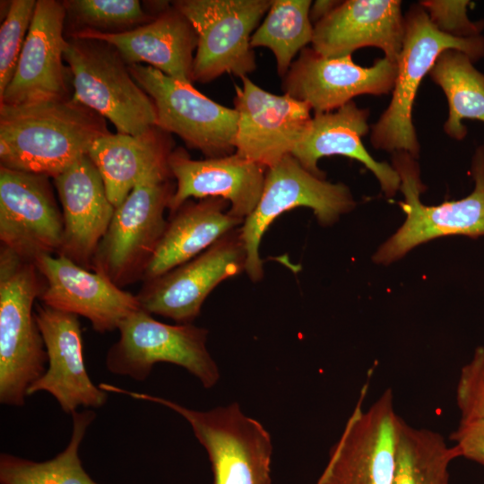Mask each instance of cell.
I'll return each instance as SVG.
<instances>
[{"label":"cell","instance_id":"obj_32","mask_svg":"<svg viewBox=\"0 0 484 484\" xmlns=\"http://www.w3.org/2000/svg\"><path fill=\"white\" fill-rule=\"evenodd\" d=\"M37 1L13 0L0 28V96L12 81L32 21Z\"/></svg>","mask_w":484,"mask_h":484},{"label":"cell","instance_id":"obj_30","mask_svg":"<svg viewBox=\"0 0 484 484\" xmlns=\"http://www.w3.org/2000/svg\"><path fill=\"white\" fill-rule=\"evenodd\" d=\"M310 0H272L263 23L251 37V47L269 48L277 73L284 77L293 58L312 42L314 25L309 18Z\"/></svg>","mask_w":484,"mask_h":484},{"label":"cell","instance_id":"obj_3","mask_svg":"<svg viewBox=\"0 0 484 484\" xmlns=\"http://www.w3.org/2000/svg\"><path fill=\"white\" fill-rule=\"evenodd\" d=\"M101 386L108 393L158 403L182 416L208 454L213 484H271V436L259 421L245 415L237 402L203 411L106 383Z\"/></svg>","mask_w":484,"mask_h":484},{"label":"cell","instance_id":"obj_4","mask_svg":"<svg viewBox=\"0 0 484 484\" xmlns=\"http://www.w3.org/2000/svg\"><path fill=\"white\" fill-rule=\"evenodd\" d=\"M405 18L402 48L388 108L372 126L370 142L375 149L405 151L417 158L419 152L412 123V107L419 86L437 56L446 49L465 53L472 61L484 56V38H461L439 30L428 13L412 6Z\"/></svg>","mask_w":484,"mask_h":484},{"label":"cell","instance_id":"obj_2","mask_svg":"<svg viewBox=\"0 0 484 484\" xmlns=\"http://www.w3.org/2000/svg\"><path fill=\"white\" fill-rule=\"evenodd\" d=\"M34 263L0 250V402L22 407L48 355L33 306L45 289Z\"/></svg>","mask_w":484,"mask_h":484},{"label":"cell","instance_id":"obj_17","mask_svg":"<svg viewBox=\"0 0 484 484\" xmlns=\"http://www.w3.org/2000/svg\"><path fill=\"white\" fill-rule=\"evenodd\" d=\"M235 85L238 113L235 152L265 169L290 154L311 118V108L288 94L266 91L248 76Z\"/></svg>","mask_w":484,"mask_h":484},{"label":"cell","instance_id":"obj_16","mask_svg":"<svg viewBox=\"0 0 484 484\" xmlns=\"http://www.w3.org/2000/svg\"><path fill=\"white\" fill-rule=\"evenodd\" d=\"M65 19L63 2L37 1L14 75L0 96V104L20 106L71 98L73 76L63 63Z\"/></svg>","mask_w":484,"mask_h":484},{"label":"cell","instance_id":"obj_34","mask_svg":"<svg viewBox=\"0 0 484 484\" xmlns=\"http://www.w3.org/2000/svg\"><path fill=\"white\" fill-rule=\"evenodd\" d=\"M469 1H422L433 24L442 32L454 37L469 38L480 35V22H472L467 15Z\"/></svg>","mask_w":484,"mask_h":484},{"label":"cell","instance_id":"obj_8","mask_svg":"<svg viewBox=\"0 0 484 484\" xmlns=\"http://www.w3.org/2000/svg\"><path fill=\"white\" fill-rule=\"evenodd\" d=\"M119 339L108 350L107 369L136 381H144L159 362L186 369L205 388L220 378L219 368L210 355L208 331L193 324H169L155 320L143 309L134 312L118 326Z\"/></svg>","mask_w":484,"mask_h":484},{"label":"cell","instance_id":"obj_31","mask_svg":"<svg viewBox=\"0 0 484 484\" xmlns=\"http://www.w3.org/2000/svg\"><path fill=\"white\" fill-rule=\"evenodd\" d=\"M63 3L66 18L79 25L77 30L117 33L154 18L144 12L138 0H70Z\"/></svg>","mask_w":484,"mask_h":484},{"label":"cell","instance_id":"obj_22","mask_svg":"<svg viewBox=\"0 0 484 484\" xmlns=\"http://www.w3.org/2000/svg\"><path fill=\"white\" fill-rule=\"evenodd\" d=\"M399 0H347L314 25L312 48L327 57L351 56L376 47L397 63L402 48L405 18Z\"/></svg>","mask_w":484,"mask_h":484},{"label":"cell","instance_id":"obj_20","mask_svg":"<svg viewBox=\"0 0 484 484\" xmlns=\"http://www.w3.org/2000/svg\"><path fill=\"white\" fill-rule=\"evenodd\" d=\"M169 167L176 180L169 211L175 212L190 198L219 197L229 203V212L245 220L261 197L266 169L236 152L219 158L194 160L183 148H175Z\"/></svg>","mask_w":484,"mask_h":484},{"label":"cell","instance_id":"obj_18","mask_svg":"<svg viewBox=\"0 0 484 484\" xmlns=\"http://www.w3.org/2000/svg\"><path fill=\"white\" fill-rule=\"evenodd\" d=\"M34 264L45 280L42 304L85 317L98 333L118 329L124 319L141 308L136 295L64 255H41Z\"/></svg>","mask_w":484,"mask_h":484},{"label":"cell","instance_id":"obj_28","mask_svg":"<svg viewBox=\"0 0 484 484\" xmlns=\"http://www.w3.org/2000/svg\"><path fill=\"white\" fill-rule=\"evenodd\" d=\"M429 74L445 92L449 116L444 125L446 134L462 140L467 129L462 119L484 122V74L473 65L463 52L446 49L436 58Z\"/></svg>","mask_w":484,"mask_h":484},{"label":"cell","instance_id":"obj_21","mask_svg":"<svg viewBox=\"0 0 484 484\" xmlns=\"http://www.w3.org/2000/svg\"><path fill=\"white\" fill-rule=\"evenodd\" d=\"M61 206L64 232L58 254L91 270L97 248L115 207L101 175L89 155L53 178Z\"/></svg>","mask_w":484,"mask_h":484},{"label":"cell","instance_id":"obj_36","mask_svg":"<svg viewBox=\"0 0 484 484\" xmlns=\"http://www.w3.org/2000/svg\"><path fill=\"white\" fill-rule=\"evenodd\" d=\"M340 1L318 0L311 4L309 10V18L314 25L329 14L338 4Z\"/></svg>","mask_w":484,"mask_h":484},{"label":"cell","instance_id":"obj_33","mask_svg":"<svg viewBox=\"0 0 484 484\" xmlns=\"http://www.w3.org/2000/svg\"><path fill=\"white\" fill-rule=\"evenodd\" d=\"M456 403L461 419H484V347H478L460 372Z\"/></svg>","mask_w":484,"mask_h":484},{"label":"cell","instance_id":"obj_26","mask_svg":"<svg viewBox=\"0 0 484 484\" xmlns=\"http://www.w3.org/2000/svg\"><path fill=\"white\" fill-rule=\"evenodd\" d=\"M169 134L157 125L130 135L108 134L96 140L89 157L99 169L108 196L117 208L148 176L169 169L174 150Z\"/></svg>","mask_w":484,"mask_h":484},{"label":"cell","instance_id":"obj_10","mask_svg":"<svg viewBox=\"0 0 484 484\" xmlns=\"http://www.w3.org/2000/svg\"><path fill=\"white\" fill-rule=\"evenodd\" d=\"M355 205L352 194L344 184L327 182L307 171L291 154L286 155L266 169L259 202L240 227L248 277L253 281L263 278L259 245L268 227L281 213L296 207H308L321 225L329 226Z\"/></svg>","mask_w":484,"mask_h":484},{"label":"cell","instance_id":"obj_23","mask_svg":"<svg viewBox=\"0 0 484 484\" xmlns=\"http://www.w3.org/2000/svg\"><path fill=\"white\" fill-rule=\"evenodd\" d=\"M71 37L90 38L113 46L126 65H148L178 81L192 84L196 33L172 4L154 18L132 30L105 33L91 30L73 31Z\"/></svg>","mask_w":484,"mask_h":484},{"label":"cell","instance_id":"obj_25","mask_svg":"<svg viewBox=\"0 0 484 484\" xmlns=\"http://www.w3.org/2000/svg\"><path fill=\"white\" fill-rule=\"evenodd\" d=\"M229 209V203L219 197L184 203L170 214L143 281L192 260L223 236L239 228L244 220L231 215Z\"/></svg>","mask_w":484,"mask_h":484},{"label":"cell","instance_id":"obj_29","mask_svg":"<svg viewBox=\"0 0 484 484\" xmlns=\"http://www.w3.org/2000/svg\"><path fill=\"white\" fill-rule=\"evenodd\" d=\"M459 454L437 432L400 423L393 484H449V465Z\"/></svg>","mask_w":484,"mask_h":484},{"label":"cell","instance_id":"obj_14","mask_svg":"<svg viewBox=\"0 0 484 484\" xmlns=\"http://www.w3.org/2000/svg\"><path fill=\"white\" fill-rule=\"evenodd\" d=\"M63 214L48 177L0 166V240L19 257L35 263L58 254Z\"/></svg>","mask_w":484,"mask_h":484},{"label":"cell","instance_id":"obj_15","mask_svg":"<svg viewBox=\"0 0 484 484\" xmlns=\"http://www.w3.org/2000/svg\"><path fill=\"white\" fill-rule=\"evenodd\" d=\"M397 63L386 57L369 67L356 65L351 56H324L305 48L282 78L285 94L307 103L311 110L325 113L340 108L363 94L393 91Z\"/></svg>","mask_w":484,"mask_h":484},{"label":"cell","instance_id":"obj_7","mask_svg":"<svg viewBox=\"0 0 484 484\" xmlns=\"http://www.w3.org/2000/svg\"><path fill=\"white\" fill-rule=\"evenodd\" d=\"M393 167L400 177L399 190L403 194L404 202L399 204L406 220L375 253V263L389 264L415 246L440 237L462 235L477 238L484 236V146L479 147L472 158L473 191L461 200L436 206H427L419 199L424 185L415 158L405 151H395Z\"/></svg>","mask_w":484,"mask_h":484},{"label":"cell","instance_id":"obj_37","mask_svg":"<svg viewBox=\"0 0 484 484\" xmlns=\"http://www.w3.org/2000/svg\"><path fill=\"white\" fill-rule=\"evenodd\" d=\"M316 484H318V483H316Z\"/></svg>","mask_w":484,"mask_h":484},{"label":"cell","instance_id":"obj_1","mask_svg":"<svg viewBox=\"0 0 484 484\" xmlns=\"http://www.w3.org/2000/svg\"><path fill=\"white\" fill-rule=\"evenodd\" d=\"M109 134L105 118L73 99L0 104V164L53 178Z\"/></svg>","mask_w":484,"mask_h":484},{"label":"cell","instance_id":"obj_6","mask_svg":"<svg viewBox=\"0 0 484 484\" xmlns=\"http://www.w3.org/2000/svg\"><path fill=\"white\" fill-rule=\"evenodd\" d=\"M64 59L71 70L72 98L115 125L137 135L157 125L151 97L137 84L117 50L95 39L71 37Z\"/></svg>","mask_w":484,"mask_h":484},{"label":"cell","instance_id":"obj_35","mask_svg":"<svg viewBox=\"0 0 484 484\" xmlns=\"http://www.w3.org/2000/svg\"><path fill=\"white\" fill-rule=\"evenodd\" d=\"M450 439L460 457L484 466V419H461Z\"/></svg>","mask_w":484,"mask_h":484},{"label":"cell","instance_id":"obj_9","mask_svg":"<svg viewBox=\"0 0 484 484\" xmlns=\"http://www.w3.org/2000/svg\"><path fill=\"white\" fill-rule=\"evenodd\" d=\"M193 26L197 48L194 82H210L225 73L239 78L256 69L251 37L272 0H178L172 2Z\"/></svg>","mask_w":484,"mask_h":484},{"label":"cell","instance_id":"obj_12","mask_svg":"<svg viewBox=\"0 0 484 484\" xmlns=\"http://www.w3.org/2000/svg\"><path fill=\"white\" fill-rule=\"evenodd\" d=\"M401 420L390 389L365 411L359 400L317 483L393 484Z\"/></svg>","mask_w":484,"mask_h":484},{"label":"cell","instance_id":"obj_5","mask_svg":"<svg viewBox=\"0 0 484 484\" xmlns=\"http://www.w3.org/2000/svg\"><path fill=\"white\" fill-rule=\"evenodd\" d=\"M169 169L142 180L114 212L91 270L123 289L143 280L166 229V210L176 190Z\"/></svg>","mask_w":484,"mask_h":484},{"label":"cell","instance_id":"obj_19","mask_svg":"<svg viewBox=\"0 0 484 484\" xmlns=\"http://www.w3.org/2000/svg\"><path fill=\"white\" fill-rule=\"evenodd\" d=\"M35 316L48 366L30 386L28 395L47 392L70 415L81 406L99 409L105 405L108 392L93 384L85 367L79 316L44 304L37 305Z\"/></svg>","mask_w":484,"mask_h":484},{"label":"cell","instance_id":"obj_11","mask_svg":"<svg viewBox=\"0 0 484 484\" xmlns=\"http://www.w3.org/2000/svg\"><path fill=\"white\" fill-rule=\"evenodd\" d=\"M137 84L151 97L157 126L178 135L207 158L235 153L238 113L219 104L189 84L143 65H127Z\"/></svg>","mask_w":484,"mask_h":484},{"label":"cell","instance_id":"obj_13","mask_svg":"<svg viewBox=\"0 0 484 484\" xmlns=\"http://www.w3.org/2000/svg\"><path fill=\"white\" fill-rule=\"evenodd\" d=\"M240 227L192 260L144 281L136 295L141 308L177 324H192L218 284L246 271V251Z\"/></svg>","mask_w":484,"mask_h":484},{"label":"cell","instance_id":"obj_24","mask_svg":"<svg viewBox=\"0 0 484 484\" xmlns=\"http://www.w3.org/2000/svg\"><path fill=\"white\" fill-rule=\"evenodd\" d=\"M369 111L350 101L335 111L315 114L305 126L291 155L313 175L324 178L317 166L326 156L341 155L354 159L367 167L376 177L387 197L400 189V177L387 162L372 158L362 143L368 133Z\"/></svg>","mask_w":484,"mask_h":484},{"label":"cell","instance_id":"obj_27","mask_svg":"<svg viewBox=\"0 0 484 484\" xmlns=\"http://www.w3.org/2000/svg\"><path fill=\"white\" fill-rule=\"evenodd\" d=\"M95 418L92 410L74 412L68 445L45 462L1 453L0 484H99L84 470L79 456L80 445Z\"/></svg>","mask_w":484,"mask_h":484}]
</instances>
